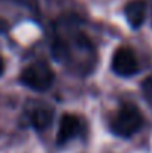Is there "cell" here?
I'll return each mask as SVG.
<instances>
[{"label":"cell","instance_id":"7a4b0ae2","mask_svg":"<svg viewBox=\"0 0 152 153\" xmlns=\"http://www.w3.org/2000/svg\"><path fill=\"white\" fill-rule=\"evenodd\" d=\"M143 125V116L139 107L134 104H122L118 111L112 116L109 122V129L112 134L121 137V138H130L136 132L140 131Z\"/></svg>","mask_w":152,"mask_h":153},{"label":"cell","instance_id":"52a82bcc","mask_svg":"<svg viewBox=\"0 0 152 153\" xmlns=\"http://www.w3.org/2000/svg\"><path fill=\"white\" fill-rule=\"evenodd\" d=\"M52 116H54V111L52 108L46 107V105H39L36 107L31 113H30V123L34 129L37 131H43L46 129L52 122Z\"/></svg>","mask_w":152,"mask_h":153},{"label":"cell","instance_id":"8992f818","mask_svg":"<svg viewBox=\"0 0 152 153\" xmlns=\"http://www.w3.org/2000/svg\"><path fill=\"white\" fill-rule=\"evenodd\" d=\"M125 18L133 28H139L146 18V1L145 0H131L124 9Z\"/></svg>","mask_w":152,"mask_h":153},{"label":"cell","instance_id":"5b68a950","mask_svg":"<svg viewBox=\"0 0 152 153\" xmlns=\"http://www.w3.org/2000/svg\"><path fill=\"white\" fill-rule=\"evenodd\" d=\"M82 132H84L82 120L75 114H64L60 120V128L57 132V143L58 146H64L70 140L82 135Z\"/></svg>","mask_w":152,"mask_h":153},{"label":"cell","instance_id":"277c9868","mask_svg":"<svg viewBox=\"0 0 152 153\" xmlns=\"http://www.w3.org/2000/svg\"><path fill=\"white\" fill-rule=\"evenodd\" d=\"M112 70L115 71V74L122 77L134 76L139 71V62L136 53L125 46L118 48L112 56Z\"/></svg>","mask_w":152,"mask_h":153},{"label":"cell","instance_id":"3957f363","mask_svg":"<svg viewBox=\"0 0 152 153\" xmlns=\"http://www.w3.org/2000/svg\"><path fill=\"white\" fill-rule=\"evenodd\" d=\"M54 79H55V74L45 61H36L27 65L21 71V76H19V80L22 85L37 92L48 91L54 83Z\"/></svg>","mask_w":152,"mask_h":153},{"label":"cell","instance_id":"6da1fadb","mask_svg":"<svg viewBox=\"0 0 152 153\" xmlns=\"http://www.w3.org/2000/svg\"><path fill=\"white\" fill-rule=\"evenodd\" d=\"M52 53L57 61L78 70L81 74L90 73L96 64V49L91 40L73 22H63L57 30Z\"/></svg>","mask_w":152,"mask_h":153},{"label":"cell","instance_id":"9c48e42d","mask_svg":"<svg viewBox=\"0 0 152 153\" xmlns=\"http://www.w3.org/2000/svg\"><path fill=\"white\" fill-rule=\"evenodd\" d=\"M24 6H27L30 10L33 12H39V4H37V0H19Z\"/></svg>","mask_w":152,"mask_h":153},{"label":"cell","instance_id":"ba28073f","mask_svg":"<svg viewBox=\"0 0 152 153\" xmlns=\"http://www.w3.org/2000/svg\"><path fill=\"white\" fill-rule=\"evenodd\" d=\"M142 91H143V95L148 101L152 104V76L146 77L142 83Z\"/></svg>","mask_w":152,"mask_h":153},{"label":"cell","instance_id":"30bf717a","mask_svg":"<svg viewBox=\"0 0 152 153\" xmlns=\"http://www.w3.org/2000/svg\"><path fill=\"white\" fill-rule=\"evenodd\" d=\"M3 71H4V61H3V56L0 55V76L3 74Z\"/></svg>","mask_w":152,"mask_h":153}]
</instances>
